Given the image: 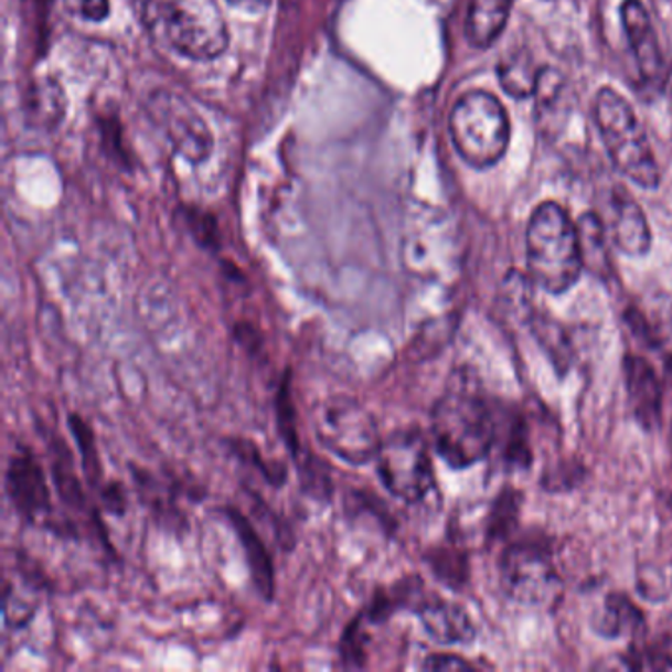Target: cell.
<instances>
[{
	"mask_svg": "<svg viewBox=\"0 0 672 672\" xmlns=\"http://www.w3.org/2000/svg\"><path fill=\"white\" fill-rule=\"evenodd\" d=\"M450 137L466 164L478 170L498 164L511 140L505 107L491 93H466L451 109Z\"/></svg>",
	"mask_w": 672,
	"mask_h": 672,
	"instance_id": "5b68a950",
	"label": "cell"
},
{
	"mask_svg": "<svg viewBox=\"0 0 672 672\" xmlns=\"http://www.w3.org/2000/svg\"><path fill=\"white\" fill-rule=\"evenodd\" d=\"M99 503L113 516H122L129 509L127 491L120 481H105L99 489Z\"/></svg>",
	"mask_w": 672,
	"mask_h": 672,
	"instance_id": "f546056e",
	"label": "cell"
},
{
	"mask_svg": "<svg viewBox=\"0 0 672 672\" xmlns=\"http://www.w3.org/2000/svg\"><path fill=\"white\" fill-rule=\"evenodd\" d=\"M130 476L139 493L140 503L148 506L158 525L172 533L188 531V516L180 509V498L184 495V483L175 479H162L148 468L130 463Z\"/></svg>",
	"mask_w": 672,
	"mask_h": 672,
	"instance_id": "7c38bea8",
	"label": "cell"
},
{
	"mask_svg": "<svg viewBox=\"0 0 672 672\" xmlns=\"http://www.w3.org/2000/svg\"><path fill=\"white\" fill-rule=\"evenodd\" d=\"M367 619L358 614L343 629L340 639V659L345 669H363L369 663L371 629Z\"/></svg>",
	"mask_w": 672,
	"mask_h": 672,
	"instance_id": "484cf974",
	"label": "cell"
},
{
	"mask_svg": "<svg viewBox=\"0 0 672 672\" xmlns=\"http://www.w3.org/2000/svg\"><path fill=\"white\" fill-rule=\"evenodd\" d=\"M626 371L627 396L633 408L637 423L647 430H653L663 415V387L654 373L653 365L639 355H627L623 361Z\"/></svg>",
	"mask_w": 672,
	"mask_h": 672,
	"instance_id": "9a60e30c",
	"label": "cell"
},
{
	"mask_svg": "<svg viewBox=\"0 0 672 672\" xmlns=\"http://www.w3.org/2000/svg\"><path fill=\"white\" fill-rule=\"evenodd\" d=\"M621 20L627 32L629 46L633 50L637 67L649 84H663L664 60L654 36L649 12L639 0H626L621 9Z\"/></svg>",
	"mask_w": 672,
	"mask_h": 672,
	"instance_id": "5bb4252c",
	"label": "cell"
},
{
	"mask_svg": "<svg viewBox=\"0 0 672 672\" xmlns=\"http://www.w3.org/2000/svg\"><path fill=\"white\" fill-rule=\"evenodd\" d=\"M609 230L619 250L629 257H643L651 249V230L643 210L626 190H617L611 202Z\"/></svg>",
	"mask_w": 672,
	"mask_h": 672,
	"instance_id": "e0dca14e",
	"label": "cell"
},
{
	"mask_svg": "<svg viewBox=\"0 0 672 672\" xmlns=\"http://www.w3.org/2000/svg\"><path fill=\"white\" fill-rule=\"evenodd\" d=\"M64 7L87 22H103L111 12L109 0H64Z\"/></svg>",
	"mask_w": 672,
	"mask_h": 672,
	"instance_id": "f1b7e54d",
	"label": "cell"
},
{
	"mask_svg": "<svg viewBox=\"0 0 672 672\" xmlns=\"http://www.w3.org/2000/svg\"><path fill=\"white\" fill-rule=\"evenodd\" d=\"M147 111L180 157L195 164L210 158L213 150L212 130L182 95L164 87L154 89L148 95Z\"/></svg>",
	"mask_w": 672,
	"mask_h": 672,
	"instance_id": "9c48e42d",
	"label": "cell"
},
{
	"mask_svg": "<svg viewBox=\"0 0 672 672\" xmlns=\"http://www.w3.org/2000/svg\"><path fill=\"white\" fill-rule=\"evenodd\" d=\"M275 413H277L278 434H280L282 442L290 451L292 460H300L306 450H302L300 434H298V413H296L295 398H292V369L290 367H286L280 377L277 398H275Z\"/></svg>",
	"mask_w": 672,
	"mask_h": 672,
	"instance_id": "7402d4cb",
	"label": "cell"
},
{
	"mask_svg": "<svg viewBox=\"0 0 672 672\" xmlns=\"http://www.w3.org/2000/svg\"><path fill=\"white\" fill-rule=\"evenodd\" d=\"M223 444L227 446L231 456L237 458L243 466L255 468L258 476L265 479L268 486H273V488L285 486L286 479H288V468H286L285 461L265 460L263 454H260V448L249 438L233 436V438L223 440Z\"/></svg>",
	"mask_w": 672,
	"mask_h": 672,
	"instance_id": "cb8c5ba5",
	"label": "cell"
},
{
	"mask_svg": "<svg viewBox=\"0 0 672 672\" xmlns=\"http://www.w3.org/2000/svg\"><path fill=\"white\" fill-rule=\"evenodd\" d=\"M513 0H470L466 36L471 46L486 50L506 26Z\"/></svg>",
	"mask_w": 672,
	"mask_h": 672,
	"instance_id": "ac0fdd59",
	"label": "cell"
},
{
	"mask_svg": "<svg viewBox=\"0 0 672 672\" xmlns=\"http://www.w3.org/2000/svg\"><path fill=\"white\" fill-rule=\"evenodd\" d=\"M533 330L536 340L543 345L544 351L551 355L556 369L566 371L568 363H570V345H568V340L562 332L561 326L553 322L551 318L538 316L533 322Z\"/></svg>",
	"mask_w": 672,
	"mask_h": 672,
	"instance_id": "4316f807",
	"label": "cell"
},
{
	"mask_svg": "<svg viewBox=\"0 0 672 672\" xmlns=\"http://www.w3.org/2000/svg\"><path fill=\"white\" fill-rule=\"evenodd\" d=\"M4 489L10 505L14 506L22 521L30 525H46L47 529L52 526L54 505L46 470L36 454L26 446L12 451L4 476Z\"/></svg>",
	"mask_w": 672,
	"mask_h": 672,
	"instance_id": "30bf717a",
	"label": "cell"
},
{
	"mask_svg": "<svg viewBox=\"0 0 672 672\" xmlns=\"http://www.w3.org/2000/svg\"><path fill=\"white\" fill-rule=\"evenodd\" d=\"M428 566L433 568L434 574L438 576V580L446 582L448 586H458V582L463 580V558L451 551L436 548L426 554Z\"/></svg>",
	"mask_w": 672,
	"mask_h": 672,
	"instance_id": "83f0119b",
	"label": "cell"
},
{
	"mask_svg": "<svg viewBox=\"0 0 672 672\" xmlns=\"http://www.w3.org/2000/svg\"><path fill=\"white\" fill-rule=\"evenodd\" d=\"M65 117V93L54 77H40L26 95V119L42 130L57 129Z\"/></svg>",
	"mask_w": 672,
	"mask_h": 672,
	"instance_id": "d6986e66",
	"label": "cell"
},
{
	"mask_svg": "<svg viewBox=\"0 0 672 672\" xmlns=\"http://www.w3.org/2000/svg\"><path fill=\"white\" fill-rule=\"evenodd\" d=\"M47 450H50V473H52V481H54V489L60 495V501L75 515L84 516L85 521L93 526V531L102 538L105 548L111 551L105 526L99 519V511H97V506L92 505V501L85 493L82 479L75 471L74 456L67 448V444L62 438L52 436Z\"/></svg>",
	"mask_w": 672,
	"mask_h": 672,
	"instance_id": "8fae6325",
	"label": "cell"
},
{
	"mask_svg": "<svg viewBox=\"0 0 672 672\" xmlns=\"http://www.w3.org/2000/svg\"><path fill=\"white\" fill-rule=\"evenodd\" d=\"M220 511L230 521V525L233 526V531L239 538L247 568H249L250 582L257 589L258 596L265 601H273L275 591H277V574H275V562L268 553L267 543L263 541V536L258 534L257 529L253 526L239 506L225 505Z\"/></svg>",
	"mask_w": 672,
	"mask_h": 672,
	"instance_id": "4fadbf2b",
	"label": "cell"
},
{
	"mask_svg": "<svg viewBox=\"0 0 672 672\" xmlns=\"http://www.w3.org/2000/svg\"><path fill=\"white\" fill-rule=\"evenodd\" d=\"M526 267L548 295H564L584 270L578 227L558 203L544 202L526 227Z\"/></svg>",
	"mask_w": 672,
	"mask_h": 672,
	"instance_id": "7a4b0ae2",
	"label": "cell"
},
{
	"mask_svg": "<svg viewBox=\"0 0 672 672\" xmlns=\"http://www.w3.org/2000/svg\"><path fill=\"white\" fill-rule=\"evenodd\" d=\"M231 7H237L241 10H247V12H263L267 10L273 0H227Z\"/></svg>",
	"mask_w": 672,
	"mask_h": 672,
	"instance_id": "d6a6232c",
	"label": "cell"
},
{
	"mask_svg": "<svg viewBox=\"0 0 672 672\" xmlns=\"http://www.w3.org/2000/svg\"><path fill=\"white\" fill-rule=\"evenodd\" d=\"M499 82L511 97L526 99L536 92L541 70L534 65L526 50H511L498 67Z\"/></svg>",
	"mask_w": 672,
	"mask_h": 672,
	"instance_id": "44dd1931",
	"label": "cell"
},
{
	"mask_svg": "<svg viewBox=\"0 0 672 672\" xmlns=\"http://www.w3.org/2000/svg\"><path fill=\"white\" fill-rule=\"evenodd\" d=\"M313 434L323 448L350 466L377 458L383 444L375 416L350 395H330L312 406Z\"/></svg>",
	"mask_w": 672,
	"mask_h": 672,
	"instance_id": "8992f818",
	"label": "cell"
},
{
	"mask_svg": "<svg viewBox=\"0 0 672 672\" xmlns=\"http://www.w3.org/2000/svg\"><path fill=\"white\" fill-rule=\"evenodd\" d=\"M142 19L178 54L205 62L230 46V30L215 0H147Z\"/></svg>",
	"mask_w": 672,
	"mask_h": 672,
	"instance_id": "3957f363",
	"label": "cell"
},
{
	"mask_svg": "<svg viewBox=\"0 0 672 672\" xmlns=\"http://www.w3.org/2000/svg\"><path fill=\"white\" fill-rule=\"evenodd\" d=\"M594 111L599 135L619 172L644 190H654L661 182V172L631 105L616 89L604 87L596 97Z\"/></svg>",
	"mask_w": 672,
	"mask_h": 672,
	"instance_id": "277c9868",
	"label": "cell"
},
{
	"mask_svg": "<svg viewBox=\"0 0 672 672\" xmlns=\"http://www.w3.org/2000/svg\"><path fill=\"white\" fill-rule=\"evenodd\" d=\"M578 237H580L582 258L584 267L594 273H604L608 268V243H606V227L599 222L598 215L586 213L580 222L576 223Z\"/></svg>",
	"mask_w": 672,
	"mask_h": 672,
	"instance_id": "d4e9b609",
	"label": "cell"
},
{
	"mask_svg": "<svg viewBox=\"0 0 672 672\" xmlns=\"http://www.w3.org/2000/svg\"><path fill=\"white\" fill-rule=\"evenodd\" d=\"M424 671H471V666L466 659L458 654H430L423 663Z\"/></svg>",
	"mask_w": 672,
	"mask_h": 672,
	"instance_id": "1f68e13d",
	"label": "cell"
},
{
	"mask_svg": "<svg viewBox=\"0 0 672 672\" xmlns=\"http://www.w3.org/2000/svg\"><path fill=\"white\" fill-rule=\"evenodd\" d=\"M501 584L509 598L533 608H551L562 596L561 574L538 544H515L506 551Z\"/></svg>",
	"mask_w": 672,
	"mask_h": 672,
	"instance_id": "ba28073f",
	"label": "cell"
},
{
	"mask_svg": "<svg viewBox=\"0 0 672 672\" xmlns=\"http://www.w3.org/2000/svg\"><path fill=\"white\" fill-rule=\"evenodd\" d=\"M375 461L378 479L393 498L418 503L434 489L433 456L418 428L388 434Z\"/></svg>",
	"mask_w": 672,
	"mask_h": 672,
	"instance_id": "52a82bcc",
	"label": "cell"
},
{
	"mask_svg": "<svg viewBox=\"0 0 672 672\" xmlns=\"http://www.w3.org/2000/svg\"><path fill=\"white\" fill-rule=\"evenodd\" d=\"M654 2H666V0H654Z\"/></svg>",
	"mask_w": 672,
	"mask_h": 672,
	"instance_id": "836d02e7",
	"label": "cell"
},
{
	"mask_svg": "<svg viewBox=\"0 0 672 672\" xmlns=\"http://www.w3.org/2000/svg\"><path fill=\"white\" fill-rule=\"evenodd\" d=\"M67 426H70V433L74 436L77 448H79V460H82V471H84L85 479H87L89 488L99 491L105 481H103L102 454L97 448L95 433H93L92 426L87 424L84 416L77 415V413L67 416Z\"/></svg>",
	"mask_w": 672,
	"mask_h": 672,
	"instance_id": "603a6c76",
	"label": "cell"
},
{
	"mask_svg": "<svg viewBox=\"0 0 672 672\" xmlns=\"http://www.w3.org/2000/svg\"><path fill=\"white\" fill-rule=\"evenodd\" d=\"M424 631L440 644H470L478 631L470 614L456 601L442 598H424L416 608Z\"/></svg>",
	"mask_w": 672,
	"mask_h": 672,
	"instance_id": "2e32d148",
	"label": "cell"
},
{
	"mask_svg": "<svg viewBox=\"0 0 672 672\" xmlns=\"http://www.w3.org/2000/svg\"><path fill=\"white\" fill-rule=\"evenodd\" d=\"M643 614L631 599L621 594L608 596L604 601V608L594 621V629L598 631L599 636L608 637V639L636 636L639 631H643Z\"/></svg>",
	"mask_w": 672,
	"mask_h": 672,
	"instance_id": "ffe728a7",
	"label": "cell"
},
{
	"mask_svg": "<svg viewBox=\"0 0 672 672\" xmlns=\"http://www.w3.org/2000/svg\"><path fill=\"white\" fill-rule=\"evenodd\" d=\"M434 448L454 470L486 460L495 446L498 426L486 401L471 388L448 387L433 408Z\"/></svg>",
	"mask_w": 672,
	"mask_h": 672,
	"instance_id": "6da1fadb",
	"label": "cell"
},
{
	"mask_svg": "<svg viewBox=\"0 0 672 672\" xmlns=\"http://www.w3.org/2000/svg\"><path fill=\"white\" fill-rule=\"evenodd\" d=\"M233 335H235V341H237L241 348L247 351L249 355H258V353L263 351V348H265V338H263V333H260V330H258L255 323H235Z\"/></svg>",
	"mask_w": 672,
	"mask_h": 672,
	"instance_id": "4dcf8cb0",
	"label": "cell"
}]
</instances>
